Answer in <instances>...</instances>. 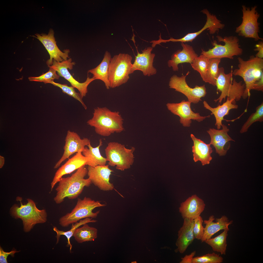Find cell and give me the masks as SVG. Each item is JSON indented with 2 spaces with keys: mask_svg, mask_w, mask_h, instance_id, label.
I'll list each match as a JSON object with an SVG mask.
<instances>
[{
  "mask_svg": "<svg viewBox=\"0 0 263 263\" xmlns=\"http://www.w3.org/2000/svg\"><path fill=\"white\" fill-rule=\"evenodd\" d=\"M35 35L36 36H32L37 38L42 43L49 55L50 58L46 62L48 67L52 64L53 60L61 62L69 58L68 55L69 50L66 49L63 52L57 46L52 29H50L48 34H37Z\"/></svg>",
  "mask_w": 263,
  "mask_h": 263,
  "instance_id": "5bb4252c",
  "label": "cell"
},
{
  "mask_svg": "<svg viewBox=\"0 0 263 263\" xmlns=\"http://www.w3.org/2000/svg\"><path fill=\"white\" fill-rule=\"evenodd\" d=\"M135 150L133 147L129 149L117 142H109L105 149L108 165L115 166L117 169L121 171L129 169L134 162L133 153Z\"/></svg>",
  "mask_w": 263,
  "mask_h": 263,
  "instance_id": "9c48e42d",
  "label": "cell"
},
{
  "mask_svg": "<svg viewBox=\"0 0 263 263\" xmlns=\"http://www.w3.org/2000/svg\"><path fill=\"white\" fill-rule=\"evenodd\" d=\"M203 13L207 16L206 22L203 27L197 32L187 34L183 37L178 39H175V42H192L197 36L206 29L209 30L210 34H213L219 29L224 28L225 25L221 23V21L218 19L215 15L211 14L207 9L202 10Z\"/></svg>",
  "mask_w": 263,
  "mask_h": 263,
  "instance_id": "44dd1931",
  "label": "cell"
},
{
  "mask_svg": "<svg viewBox=\"0 0 263 263\" xmlns=\"http://www.w3.org/2000/svg\"><path fill=\"white\" fill-rule=\"evenodd\" d=\"M19 252V251H17L16 250H12L9 252H4L2 248L0 247V263H8L7 260L8 256L9 255H10L12 257H14L15 254L16 253L18 252Z\"/></svg>",
  "mask_w": 263,
  "mask_h": 263,
  "instance_id": "f35d334b",
  "label": "cell"
},
{
  "mask_svg": "<svg viewBox=\"0 0 263 263\" xmlns=\"http://www.w3.org/2000/svg\"><path fill=\"white\" fill-rule=\"evenodd\" d=\"M237 59L238 68L233 71L232 74L243 79L245 87L242 97L245 99L250 96L254 84L263 75V59L254 56L247 61L240 57Z\"/></svg>",
  "mask_w": 263,
  "mask_h": 263,
  "instance_id": "3957f363",
  "label": "cell"
},
{
  "mask_svg": "<svg viewBox=\"0 0 263 263\" xmlns=\"http://www.w3.org/2000/svg\"><path fill=\"white\" fill-rule=\"evenodd\" d=\"M87 158L79 151L68 160L57 170L51 183L52 191L56 184L64 175L70 174L82 166L86 165Z\"/></svg>",
  "mask_w": 263,
  "mask_h": 263,
  "instance_id": "ac0fdd59",
  "label": "cell"
},
{
  "mask_svg": "<svg viewBox=\"0 0 263 263\" xmlns=\"http://www.w3.org/2000/svg\"><path fill=\"white\" fill-rule=\"evenodd\" d=\"M109 165H98L94 167L88 166L87 174L92 183L101 190H112L114 188L110 182V176L113 170Z\"/></svg>",
  "mask_w": 263,
  "mask_h": 263,
  "instance_id": "2e32d148",
  "label": "cell"
},
{
  "mask_svg": "<svg viewBox=\"0 0 263 263\" xmlns=\"http://www.w3.org/2000/svg\"><path fill=\"white\" fill-rule=\"evenodd\" d=\"M87 169L85 165L81 167L71 176L60 178L56 190V194L54 200L57 204L62 203L67 197L70 199L76 198L82 193L85 187L92 183L88 178H85Z\"/></svg>",
  "mask_w": 263,
  "mask_h": 263,
  "instance_id": "7a4b0ae2",
  "label": "cell"
},
{
  "mask_svg": "<svg viewBox=\"0 0 263 263\" xmlns=\"http://www.w3.org/2000/svg\"><path fill=\"white\" fill-rule=\"evenodd\" d=\"M56 71L53 69L49 68V71L46 73L43 74L38 77H29L28 79L30 81L43 82L45 84L49 83L54 81L55 79H58L60 76L56 73Z\"/></svg>",
  "mask_w": 263,
  "mask_h": 263,
  "instance_id": "8d00e7d4",
  "label": "cell"
},
{
  "mask_svg": "<svg viewBox=\"0 0 263 263\" xmlns=\"http://www.w3.org/2000/svg\"><path fill=\"white\" fill-rule=\"evenodd\" d=\"M75 63L72 62V59L69 58L66 60L61 62H57L53 60L52 64L49 67L57 72L59 75L64 78L70 83L71 86L78 90L82 98L86 96L88 92L87 87L92 81L96 80L94 77L90 78L88 76L86 80L81 83L76 80L70 74L68 68L72 69Z\"/></svg>",
  "mask_w": 263,
  "mask_h": 263,
  "instance_id": "7c38bea8",
  "label": "cell"
},
{
  "mask_svg": "<svg viewBox=\"0 0 263 263\" xmlns=\"http://www.w3.org/2000/svg\"><path fill=\"white\" fill-rule=\"evenodd\" d=\"M111 58L110 53L107 51H106L103 58L100 64L96 67L89 70L88 71V73H90L93 75V77L96 80H100L103 81L108 89L110 88L108 70Z\"/></svg>",
  "mask_w": 263,
  "mask_h": 263,
  "instance_id": "4316f807",
  "label": "cell"
},
{
  "mask_svg": "<svg viewBox=\"0 0 263 263\" xmlns=\"http://www.w3.org/2000/svg\"><path fill=\"white\" fill-rule=\"evenodd\" d=\"M65 141L63 153L54 166V169L59 167L63 162L74 153L79 151L82 152L85 147L91 143L88 138L82 139L77 133L70 130L67 132Z\"/></svg>",
  "mask_w": 263,
  "mask_h": 263,
  "instance_id": "9a60e30c",
  "label": "cell"
},
{
  "mask_svg": "<svg viewBox=\"0 0 263 263\" xmlns=\"http://www.w3.org/2000/svg\"><path fill=\"white\" fill-rule=\"evenodd\" d=\"M102 145V140L100 139L99 145L96 147H93L91 143L87 146L88 147H85L82 153L87 158L88 161L86 165L92 167L106 165L107 161L106 159L101 155L100 150V148Z\"/></svg>",
  "mask_w": 263,
  "mask_h": 263,
  "instance_id": "83f0119b",
  "label": "cell"
},
{
  "mask_svg": "<svg viewBox=\"0 0 263 263\" xmlns=\"http://www.w3.org/2000/svg\"><path fill=\"white\" fill-rule=\"evenodd\" d=\"M153 48L151 47L145 48L142 50L141 53L137 50V55L132 65V73L136 70H139L141 71L145 76H150L156 74V69L153 66L155 55L151 53Z\"/></svg>",
  "mask_w": 263,
  "mask_h": 263,
  "instance_id": "e0dca14e",
  "label": "cell"
},
{
  "mask_svg": "<svg viewBox=\"0 0 263 263\" xmlns=\"http://www.w3.org/2000/svg\"><path fill=\"white\" fill-rule=\"evenodd\" d=\"M228 231L224 230L223 231L217 236L208 239L205 242L211 246L214 251L219 253L222 255H225Z\"/></svg>",
  "mask_w": 263,
  "mask_h": 263,
  "instance_id": "f546056e",
  "label": "cell"
},
{
  "mask_svg": "<svg viewBox=\"0 0 263 263\" xmlns=\"http://www.w3.org/2000/svg\"><path fill=\"white\" fill-rule=\"evenodd\" d=\"M222 129L218 130L210 128L207 131L210 138L209 143L215 148L216 152L220 156H225L228 150L225 149V147L230 141H235L228 134L229 129L226 125L222 124Z\"/></svg>",
  "mask_w": 263,
  "mask_h": 263,
  "instance_id": "d6986e66",
  "label": "cell"
},
{
  "mask_svg": "<svg viewBox=\"0 0 263 263\" xmlns=\"http://www.w3.org/2000/svg\"><path fill=\"white\" fill-rule=\"evenodd\" d=\"M92 218L90 217L86 218L80 220L79 222L76 223L75 224H72L71 229L66 231L60 230L57 229L56 227H54L53 230L56 232L57 234L56 244L58 243L61 235L65 236L67 239V245L69 247L70 250L71 251L72 248V245L70 243V238L73 236L75 230L79 226L85 224L89 223H95L96 222V220H92Z\"/></svg>",
  "mask_w": 263,
  "mask_h": 263,
  "instance_id": "4dcf8cb0",
  "label": "cell"
},
{
  "mask_svg": "<svg viewBox=\"0 0 263 263\" xmlns=\"http://www.w3.org/2000/svg\"><path fill=\"white\" fill-rule=\"evenodd\" d=\"M181 44L182 49L178 50L173 53L171 59L168 62L169 67H172L175 71H178L179 64L184 63L191 64L198 56L192 46L183 42H181Z\"/></svg>",
  "mask_w": 263,
  "mask_h": 263,
  "instance_id": "7402d4cb",
  "label": "cell"
},
{
  "mask_svg": "<svg viewBox=\"0 0 263 263\" xmlns=\"http://www.w3.org/2000/svg\"><path fill=\"white\" fill-rule=\"evenodd\" d=\"M191 103L188 101L183 100L179 103H168L166 106L172 113L179 117L180 123L185 127H190L192 120L200 122L210 117V115L202 116L199 113L194 112L191 108Z\"/></svg>",
  "mask_w": 263,
  "mask_h": 263,
  "instance_id": "4fadbf2b",
  "label": "cell"
},
{
  "mask_svg": "<svg viewBox=\"0 0 263 263\" xmlns=\"http://www.w3.org/2000/svg\"><path fill=\"white\" fill-rule=\"evenodd\" d=\"M232 66L230 72L226 74L223 67L219 68L218 76L216 78V86L217 91L221 92L219 97L214 101L221 103L223 100L227 97L229 99H233L235 101H239L243 96L245 85L242 81L237 82L233 79Z\"/></svg>",
  "mask_w": 263,
  "mask_h": 263,
  "instance_id": "5b68a950",
  "label": "cell"
},
{
  "mask_svg": "<svg viewBox=\"0 0 263 263\" xmlns=\"http://www.w3.org/2000/svg\"><path fill=\"white\" fill-rule=\"evenodd\" d=\"M196 251H194L189 255H186L184 257L182 258L180 263H192V261L195 255Z\"/></svg>",
  "mask_w": 263,
  "mask_h": 263,
  "instance_id": "60d3db41",
  "label": "cell"
},
{
  "mask_svg": "<svg viewBox=\"0 0 263 263\" xmlns=\"http://www.w3.org/2000/svg\"><path fill=\"white\" fill-rule=\"evenodd\" d=\"M204 221L200 216L194 219L193 232L195 239L200 240L203 236L204 227L202 225Z\"/></svg>",
  "mask_w": 263,
  "mask_h": 263,
  "instance_id": "74e56055",
  "label": "cell"
},
{
  "mask_svg": "<svg viewBox=\"0 0 263 263\" xmlns=\"http://www.w3.org/2000/svg\"><path fill=\"white\" fill-rule=\"evenodd\" d=\"M219 42H223L224 45L217 44L216 40L212 42L213 48L207 51L202 50L201 55L209 59L212 58H227L233 59L234 56H238L243 54V50L240 47L239 39L235 36H226L223 38L216 36Z\"/></svg>",
  "mask_w": 263,
  "mask_h": 263,
  "instance_id": "ba28073f",
  "label": "cell"
},
{
  "mask_svg": "<svg viewBox=\"0 0 263 263\" xmlns=\"http://www.w3.org/2000/svg\"><path fill=\"white\" fill-rule=\"evenodd\" d=\"M132 60L128 54L120 53L111 58L108 70L110 88L119 86L128 81L132 74Z\"/></svg>",
  "mask_w": 263,
  "mask_h": 263,
  "instance_id": "8992f818",
  "label": "cell"
},
{
  "mask_svg": "<svg viewBox=\"0 0 263 263\" xmlns=\"http://www.w3.org/2000/svg\"><path fill=\"white\" fill-rule=\"evenodd\" d=\"M209 62V59L201 55L196 58L191 65L194 69L198 72L203 81Z\"/></svg>",
  "mask_w": 263,
  "mask_h": 263,
  "instance_id": "836d02e7",
  "label": "cell"
},
{
  "mask_svg": "<svg viewBox=\"0 0 263 263\" xmlns=\"http://www.w3.org/2000/svg\"><path fill=\"white\" fill-rule=\"evenodd\" d=\"M190 137L193 142L192 148L194 161H200L203 166L209 164L212 159L211 154L213 151L211 145L206 144L192 134Z\"/></svg>",
  "mask_w": 263,
  "mask_h": 263,
  "instance_id": "d4e9b609",
  "label": "cell"
},
{
  "mask_svg": "<svg viewBox=\"0 0 263 263\" xmlns=\"http://www.w3.org/2000/svg\"><path fill=\"white\" fill-rule=\"evenodd\" d=\"M257 8L256 6L250 8L242 5V22L236 28L235 31L239 36L245 38H253L255 41L263 40V38L258 35L260 23L258 20L260 15L256 10Z\"/></svg>",
  "mask_w": 263,
  "mask_h": 263,
  "instance_id": "30bf717a",
  "label": "cell"
},
{
  "mask_svg": "<svg viewBox=\"0 0 263 263\" xmlns=\"http://www.w3.org/2000/svg\"><path fill=\"white\" fill-rule=\"evenodd\" d=\"M205 206L204 201L197 195H194L181 203L179 212L183 219H194L200 216Z\"/></svg>",
  "mask_w": 263,
  "mask_h": 263,
  "instance_id": "ffe728a7",
  "label": "cell"
},
{
  "mask_svg": "<svg viewBox=\"0 0 263 263\" xmlns=\"http://www.w3.org/2000/svg\"><path fill=\"white\" fill-rule=\"evenodd\" d=\"M223 261V258L219 254L213 253L193 257L192 263H221Z\"/></svg>",
  "mask_w": 263,
  "mask_h": 263,
  "instance_id": "d590c367",
  "label": "cell"
},
{
  "mask_svg": "<svg viewBox=\"0 0 263 263\" xmlns=\"http://www.w3.org/2000/svg\"><path fill=\"white\" fill-rule=\"evenodd\" d=\"M188 72L185 75L181 77L176 75L170 78L169 84L170 88L181 93L187 98L188 101L194 104L198 103L202 101L201 98L204 97L207 94L205 85L200 86L196 85L194 88L189 87L186 81V77L189 73Z\"/></svg>",
  "mask_w": 263,
  "mask_h": 263,
  "instance_id": "8fae6325",
  "label": "cell"
},
{
  "mask_svg": "<svg viewBox=\"0 0 263 263\" xmlns=\"http://www.w3.org/2000/svg\"><path fill=\"white\" fill-rule=\"evenodd\" d=\"M123 121L119 112L112 111L106 107H97L94 109L93 117L87 123L94 128L97 134L107 137L124 131Z\"/></svg>",
  "mask_w": 263,
  "mask_h": 263,
  "instance_id": "6da1fadb",
  "label": "cell"
},
{
  "mask_svg": "<svg viewBox=\"0 0 263 263\" xmlns=\"http://www.w3.org/2000/svg\"><path fill=\"white\" fill-rule=\"evenodd\" d=\"M105 205L99 201H95L89 197H85L83 199L78 198L75 206L71 212L60 218L59 224L62 227H66L83 219L95 218L100 211L98 210L94 212L93 210L96 207Z\"/></svg>",
  "mask_w": 263,
  "mask_h": 263,
  "instance_id": "52a82bcc",
  "label": "cell"
},
{
  "mask_svg": "<svg viewBox=\"0 0 263 263\" xmlns=\"http://www.w3.org/2000/svg\"><path fill=\"white\" fill-rule=\"evenodd\" d=\"M194 219L185 218L182 226L178 232V238L176 243L178 251L183 254L195 239L193 232Z\"/></svg>",
  "mask_w": 263,
  "mask_h": 263,
  "instance_id": "603a6c76",
  "label": "cell"
},
{
  "mask_svg": "<svg viewBox=\"0 0 263 263\" xmlns=\"http://www.w3.org/2000/svg\"><path fill=\"white\" fill-rule=\"evenodd\" d=\"M4 158L0 156V168H1L4 164Z\"/></svg>",
  "mask_w": 263,
  "mask_h": 263,
  "instance_id": "7bdbcfd3",
  "label": "cell"
},
{
  "mask_svg": "<svg viewBox=\"0 0 263 263\" xmlns=\"http://www.w3.org/2000/svg\"><path fill=\"white\" fill-rule=\"evenodd\" d=\"M49 83L60 88L62 92L68 95L71 96L79 102L85 109L87 107L82 100L83 98L80 93L76 92L74 88L72 86H68L65 84H61L55 82L54 81L50 82Z\"/></svg>",
  "mask_w": 263,
  "mask_h": 263,
  "instance_id": "e575fe53",
  "label": "cell"
},
{
  "mask_svg": "<svg viewBox=\"0 0 263 263\" xmlns=\"http://www.w3.org/2000/svg\"><path fill=\"white\" fill-rule=\"evenodd\" d=\"M253 90L263 92V75L261 77L259 80L255 83Z\"/></svg>",
  "mask_w": 263,
  "mask_h": 263,
  "instance_id": "b9f144b4",
  "label": "cell"
},
{
  "mask_svg": "<svg viewBox=\"0 0 263 263\" xmlns=\"http://www.w3.org/2000/svg\"><path fill=\"white\" fill-rule=\"evenodd\" d=\"M221 59L212 58L209 59V62L204 81L214 86H216V81L218 76L219 65Z\"/></svg>",
  "mask_w": 263,
  "mask_h": 263,
  "instance_id": "1f68e13d",
  "label": "cell"
},
{
  "mask_svg": "<svg viewBox=\"0 0 263 263\" xmlns=\"http://www.w3.org/2000/svg\"><path fill=\"white\" fill-rule=\"evenodd\" d=\"M97 230L96 228L89 226L87 223L81 227L77 228L73 235L75 239L78 243L94 241L97 236Z\"/></svg>",
  "mask_w": 263,
  "mask_h": 263,
  "instance_id": "f1b7e54d",
  "label": "cell"
},
{
  "mask_svg": "<svg viewBox=\"0 0 263 263\" xmlns=\"http://www.w3.org/2000/svg\"><path fill=\"white\" fill-rule=\"evenodd\" d=\"M235 102L234 99L229 100L227 97L226 101L222 104H219L214 108L210 106L206 101L203 102L204 107L211 112V115H214L216 120L215 125L217 129L220 130L221 128L222 125V121L224 120V117L229 114L230 111L238 108V106L234 103Z\"/></svg>",
  "mask_w": 263,
  "mask_h": 263,
  "instance_id": "484cf974",
  "label": "cell"
},
{
  "mask_svg": "<svg viewBox=\"0 0 263 263\" xmlns=\"http://www.w3.org/2000/svg\"><path fill=\"white\" fill-rule=\"evenodd\" d=\"M263 121V102L256 108L255 111L252 113L242 126L240 132L243 133L247 132L250 127L254 123Z\"/></svg>",
  "mask_w": 263,
  "mask_h": 263,
  "instance_id": "d6a6232c",
  "label": "cell"
},
{
  "mask_svg": "<svg viewBox=\"0 0 263 263\" xmlns=\"http://www.w3.org/2000/svg\"><path fill=\"white\" fill-rule=\"evenodd\" d=\"M213 215L210 216L208 220L204 221L205 225L204 227V232L202 238L201 240L202 242H205L209 239L215 234L221 230H229L228 226L233 222L232 220L230 221L225 216H223L220 218L216 219V222L213 221L215 220Z\"/></svg>",
  "mask_w": 263,
  "mask_h": 263,
  "instance_id": "cb8c5ba5",
  "label": "cell"
},
{
  "mask_svg": "<svg viewBox=\"0 0 263 263\" xmlns=\"http://www.w3.org/2000/svg\"><path fill=\"white\" fill-rule=\"evenodd\" d=\"M256 48L254 49V51H258L255 55V56L261 58H263V41H259L258 44H256Z\"/></svg>",
  "mask_w": 263,
  "mask_h": 263,
  "instance_id": "ab89813d",
  "label": "cell"
},
{
  "mask_svg": "<svg viewBox=\"0 0 263 263\" xmlns=\"http://www.w3.org/2000/svg\"><path fill=\"white\" fill-rule=\"evenodd\" d=\"M27 200L26 204L23 205L20 201V207L15 204L10 209V213L13 216L21 219L24 231L27 232L29 231L35 224L46 222L47 218L45 209H38L32 200L30 199Z\"/></svg>",
  "mask_w": 263,
  "mask_h": 263,
  "instance_id": "277c9868",
  "label": "cell"
}]
</instances>
